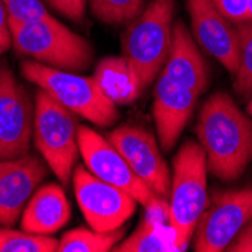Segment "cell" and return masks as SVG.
<instances>
[{"mask_svg":"<svg viewBox=\"0 0 252 252\" xmlns=\"http://www.w3.org/2000/svg\"><path fill=\"white\" fill-rule=\"evenodd\" d=\"M196 134L215 177L234 181L245 172L252 160V121L226 93H216L204 103Z\"/></svg>","mask_w":252,"mask_h":252,"instance_id":"cell-1","label":"cell"},{"mask_svg":"<svg viewBox=\"0 0 252 252\" xmlns=\"http://www.w3.org/2000/svg\"><path fill=\"white\" fill-rule=\"evenodd\" d=\"M9 29L12 49L18 56L71 73L86 71L93 63L91 42L53 15L31 20L9 17Z\"/></svg>","mask_w":252,"mask_h":252,"instance_id":"cell-2","label":"cell"},{"mask_svg":"<svg viewBox=\"0 0 252 252\" xmlns=\"http://www.w3.org/2000/svg\"><path fill=\"white\" fill-rule=\"evenodd\" d=\"M168 220L172 230V246L185 251L196 230L198 220L209 204L207 157L201 144L186 141L174 157Z\"/></svg>","mask_w":252,"mask_h":252,"instance_id":"cell-3","label":"cell"},{"mask_svg":"<svg viewBox=\"0 0 252 252\" xmlns=\"http://www.w3.org/2000/svg\"><path fill=\"white\" fill-rule=\"evenodd\" d=\"M175 0H150L141 15L128 23L123 36V58L136 77L141 93L151 85L166 63Z\"/></svg>","mask_w":252,"mask_h":252,"instance_id":"cell-4","label":"cell"},{"mask_svg":"<svg viewBox=\"0 0 252 252\" xmlns=\"http://www.w3.org/2000/svg\"><path fill=\"white\" fill-rule=\"evenodd\" d=\"M20 73L26 80L50 94L56 101L100 127H109L118 120V109L94 77L56 70L35 61H23Z\"/></svg>","mask_w":252,"mask_h":252,"instance_id":"cell-5","label":"cell"},{"mask_svg":"<svg viewBox=\"0 0 252 252\" xmlns=\"http://www.w3.org/2000/svg\"><path fill=\"white\" fill-rule=\"evenodd\" d=\"M79 127L74 112L38 88L35 94L33 144L63 186L71 183L80 154Z\"/></svg>","mask_w":252,"mask_h":252,"instance_id":"cell-6","label":"cell"},{"mask_svg":"<svg viewBox=\"0 0 252 252\" xmlns=\"http://www.w3.org/2000/svg\"><path fill=\"white\" fill-rule=\"evenodd\" d=\"M77 139L83 162L95 177L130 193L137 202L144 205L148 215L168 218V201L157 196L133 172L124 156L107 137H103L88 126H80Z\"/></svg>","mask_w":252,"mask_h":252,"instance_id":"cell-7","label":"cell"},{"mask_svg":"<svg viewBox=\"0 0 252 252\" xmlns=\"http://www.w3.org/2000/svg\"><path fill=\"white\" fill-rule=\"evenodd\" d=\"M252 219V188L215 190L209 198L196 230V252H222Z\"/></svg>","mask_w":252,"mask_h":252,"instance_id":"cell-8","label":"cell"},{"mask_svg":"<svg viewBox=\"0 0 252 252\" xmlns=\"http://www.w3.org/2000/svg\"><path fill=\"white\" fill-rule=\"evenodd\" d=\"M73 188L88 225L95 231L120 230L136 212L137 201L130 193L100 180L86 166L74 168Z\"/></svg>","mask_w":252,"mask_h":252,"instance_id":"cell-9","label":"cell"},{"mask_svg":"<svg viewBox=\"0 0 252 252\" xmlns=\"http://www.w3.org/2000/svg\"><path fill=\"white\" fill-rule=\"evenodd\" d=\"M35 101L6 63L0 65V160L31 153Z\"/></svg>","mask_w":252,"mask_h":252,"instance_id":"cell-10","label":"cell"},{"mask_svg":"<svg viewBox=\"0 0 252 252\" xmlns=\"http://www.w3.org/2000/svg\"><path fill=\"white\" fill-rule=\"evenodd\" d=\"M107 139L124 156L133 172L160 198L169 199L171 174L156 137L137 126H121Z\"/></svg>","mask_w":252,"mask_h":252,"instance_id":"cell-11","label":"cell"},{"mask_svg":"<svg viewBox=\"0 0 252 252\" xmlns=\"http://www.w3.org/2000/svg\"><path fill=\"white\" fill-rule=\"evenodd\" d=\"M49 165L36 154L0 160V226L17 223L32 195L47 175Z\"/></svg>","mask_w":252,"mask_h":252,"instance_id":"cell-12","label":"cell"},{"mask_svg":"<svg viewBox=\"0 0 252 252\" xmlns=\"http://www.w3.org/2000/svg\"><path fill=\"white\" fill-rule=\"evenodd\" d=\"M195 41L236 76L239 66V35L213 0H186Z\"/></svg>","mask_w":252,"mask_h":252,"instance_id":"cell-13","label":"cell"},{"mask_svg":"<svg viewBox=\"0 0 252 252\" xmlns=\"http://www.w3.org/2000/svg\"><path fill=\"white\" fill-rule=\"evenodd\" d=\"M198 97L195 91L175 82L165 71H160L154 86L153 117L158 142L165 151L172 150L177 144L192 117Z\"/></svg>","mask_w":252,"mask_h":252,"instance_id":"cell-14","label":"cell"},{"mask_svg":"<svg viewBox=\"0 0 252 252\" xmlns=\"http://www.w3.org/2000/svg\"><path fill=\"white\" fill-rule=\"evenodd\" d=\"M162 71L175 82L195 91L198 95L207 88V65L198 50L195 38H192L183 21L174 25L169 55Z\"/></svg>","mask_w":252,"mask_h":252,"instance_id":"cell-15","label":"cell"},{"mask_svg":"<svg viewBox=\"0 0 252 252\" xmlns=\"http://www.w3.org/2000/svg\"><path fill=\"white\" fill-rule=\"evenodd\" d=\"M71 218V207L63 189L49 183L36 189L21 215V228L28 233L52 236Z\"/></svg>","mask_w":252,"mask_h":252,"instance_id":"cell-16","label":"cell"},{"mask_svg":"<svg viewBox=\"0 0 252 252\" xmlns=\"http://www.w3.org/2000/svg\"><path fill=\"white\" fill-rule=\"evenodd\" d=\"M94 79L115 104H128L141 94L136 77L123 56L103 59L95 68Z\"/></svg>","mask_w":252,"mask_h":252,"instance_id":"cell-17","label":"cell"},{"mask_svg":"<svg viewBox=\"0 0 252 252\" xmlns=\"http://www.w3.org/2000/svg\"><path fill=\"white\" fill-rule=\"evenodd\" d=\"M124 236V228L115 231H95L86 228H76L65 233L59 243V252H107L115 248Z\"/></svg>","mask_w":252,"mask_h":252,"instance_id":"cell-18","label":"cell"},{"mask_svg":"<svg viewBox=\"0 0 252 252\" xmlns=\"http://www.w3.org/2000/svg\"><path fill=\"white\" fill-rule=\"evenodd\" d=\"M113 251L118 252H166L175 251L172 243H168L163 239V234L160 231L158 218L148 216L144 219L134 233L126 239L123 243H118Z\"/></svg>","mask_w":252,"mask_h":252,"instance_id":"cell-19","label":"cell"},{"mask_svg":"<svg viewBox=\"0 0 252 252\" xmlns=\"http://www.w3.org/2000/svg\"><path fill=\"white\" fill-rule=\"evenodd\" d=\"M147 0H89L93 15L104 25H128L141 15Z\"/></svg>","mask_w":252,"mask_h":252,"instance_id":"cell-20","label":"cell"},{"mask_svg":"<svg viewBox=\"0 0 252 252\" xmlns=\"http://www.w3.org/2000/svg\"><path fill=\"white\" fill-rule=\"evenodd\" d=\"M55 237L15 231L11 226H0V252H53L58 251Z\"/></svg>","mask_w":252,"mask_h":252,"instance_id":"cell-21","label":"cell"},{"mask_svg":"<svg viewBox=\"0 0 252 252\" xmlns=\"http://www.w3.org/2000/svg\"><path fill=\"white\" fill-rule=\"evenodd\" d=\"M239 35V66L234 76L236 93L245 98L252 95V18L236 26Z\"/></svg>","mask_w":252,"mask_h":252,"instance_id":"cell-22","label":"cell"},{"mask_svg":"<svg viewBox=\"0 0 252 252\" xmlns=\"http://www.w3.org/2000/svg\"><path fill=\"white\" fill-rule=\"evenodd\" d=\"M3 3L9 15L15 18L31 20L50 17L41 0H3Z\"/></svg>","mask_w":252,"mask_h":252,"instance_id":"cell-23","label":"cell"},{"mask_svg":"<svg viewBox=\"0 0 252 252\" xmlns=\"http://www.w3.org/2000/svg\"><path fill=\"white\" fill-rule=\"evenodd\" d=\"M41 2L65 18L79 23L85 17L89 0H41Z\"/></svg>","mask_w":252,"mask_h":252,"instance_id":"cell-24","label":"cell"},{"mask_svg":"<svg viewBox=\"0 0 252 252\" xmlns=\"http://www.w3.org/2000/svg\"><path fill=\"white\" fill-rule=\"evenodd\" d=\"M213 3L236 26L248 20L249 0H213Z\"/></svg>","mask_w":252,"mask_h":252,"instance_id":"cell-25","label":"cell"},{"mask_svg":"<svg viewBox=\"0 0 252 252\" xmlns=\"http://www.w3.org/2000/svg\"><path fill=\"white\" fill-rule=\"evenodd\" d=\"M228 252H252V219L237 233V236L226 246Z\"/></svg>","mask_w":252,"mask_h":252,"instance_id":"cell-26","label":"cell"},{"mask_svg":"<svg viewBox=\"0 0 252 252\" xmlns=\"http://www.w3.org/2000/svg\"><path fill=\"white\" fill-rule=\"evenodd\" d=\"M9 12L3 3V0H0V58L3 56L11 47H12V36L9 29Z\"/></svg>","mask_w":252,"mask_h":252,"instance_id":"cell-27","label":"cell"},{"mask_svg":"<svg viewBox=\"0 0 252 252\" xmlns=\"http://www.w3.org/2000/svg\"><path fill=\"white\" fill-rule=\"evenodd\" d=\"M248 18H252V0H249V11H248Z\"/></svg>","mask_w":252,"mask_h":252,"instance_id":"cell-28","label":"cell"},{"mask_svg":"<svg viewBox=\"0 0 252 252\" xmlns=\"http://www.w3.org/2000/svg\"><path fill=\"white\" fill-rule=\"evenodd\" d=\"M248 112L252 115V100H251V101H249V104H248Z\"/></svg>","mask_w":252,"mask_h":252,"instance_id":"cell-29","label":"cell"}]
</instances>
